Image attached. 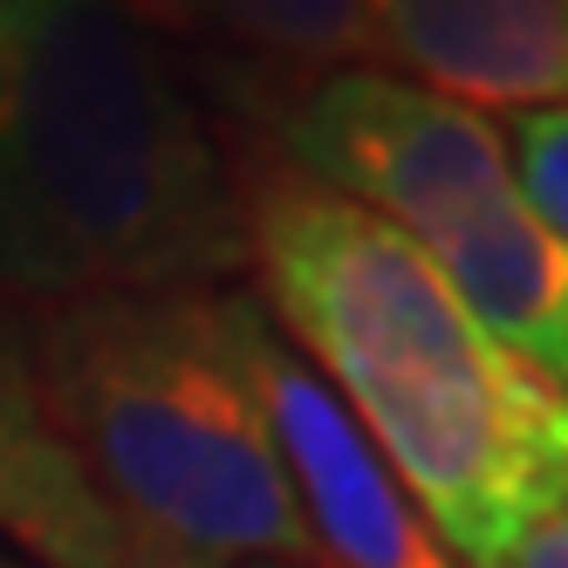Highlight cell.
Instances as JSON below:
<instances>
[{
	"label": "cell",
	"instance_id": "7c38bea8",
	"mask_svg": "<svg viewBox=\"0 0 568 568\" xmlns=\"http://www.w3.org/2000/svg\"><path fill=\"white\" fill-rule=\"evenodd\" d=\"M116 8H124L131 21H144L151 34H158V28H165V0H116Z\"/></svg>",
	"mask_w": 568,
	"mask_h": 568
},
{
	"label": "cell",
	"instance_id": "8fae6325",
	"mask_svg": "<svg viewBox=\"0 0 568 568\" xmlns=\"http://www.w3.org/2000/svg\"><path fill=\"white\" fill-rule=\"evenodd\" d=\"M49 8L55 0H0V55H14L28 34L49 21Z\"/></svg>",
	"mask_w": 568,
	"mask_h": 568
},
{
	"label": "cell",
	"instance_id": "7a4b0ae2",
	"mask_svg": "<svg viewBox=\"0 0 568 568\" xmlns=\"http://www.w3.org/2000/svg\"><path fill=\"white\" fill-rule=\"evenodd\" d=\"M233 274L247 206L213 116L116 0H55L0 55V295L34 315Z\"/></svg>",
	"mask_w": 568,
	"mask_h": 568
},
{
	"label": "cell",
	"instance_id": "277c9868",
	"mask_svg": "<svg viewBox=\"0 0 568 568\" xmlns=\"http://www.w3.org/2000/svg\"><path fill=\"white\" fill-rule=\"evenodd\" d=\"M274 165L390 220L459 302L568 390V240L520 199L494 116L390 69H336L254 103Z\"/></svg>",
	"mask_w": 568,
	"mask_h": 568
},
{
	"label": "cell",
	"instance_id": "3957f363",
	"mask_svg": "<svg viewBox=\"0 0 568 568\" xmlns=\"http://www.w3.org/2000/svg\"><path fill=\"white\" fill-rule=\"evenodd\" d=\"M42 404L144 568H315L233 288L34 308Z\"/></svg>",
	"mask_w": 568,
	"mask_h": 568
},
{
	"label": "cell",
	"instance_id": "6da1fadb",
	"mask_svg": "<svg viewBox=\"0 0 568 568\" xmlns=\"http://www.w3.org/2000/svg\"><path fill=\"white\" fill-rule=\"evenodd\" d=\"M247 267L295 356L384 453L459 568L568 507V390L459 302L418 240L288 165L240 172Z\"/></svg>",
	"mask_w": 568,
	"mask_h": 568
},
{
	"label": "cell",
	"instance_id": "4fadbf2b",
	"mask_svg": "<svg viewBox=\"0 0 568 568\" xmlns=\"http://www.w3.org/2000/svg\"><path fill=\"white\" fill-rule=\"evenodd\" d=\"M0 568H34V561H21L14 548H0Z\"/></svg>",
	"mask_w": 568,
	"mask_h": 568
},
{
	"label": "cell",
	"instance_id": "8992f818",
	"mask_svg": "<svg viewBox=\"0 0 568 568\" xmlns=\"http://www.w3.org/2000/svg\"><path fill=\"white\" fill-rule=\"evenodd\" d=\"M377 55L466 110L568 103V0H363Z\"/></svg>",
	"mask_w": 568,
	"mask_h": 568
},
{
	"label": "cell",
	"instance_id": "ba28073f",
	"mask_svg": "<svg viewBox=\"0 0 568 568\" xmlns=\"http://www.w3.org/2000/svg\"><path fill=\"white\" fill-rule=\"evenodd\" d=\"M165 34L220 42L233 69H247V110L315 75L384 62L363 0H165Z\"/></svg>",
	"mask_w": 568,
	"mask_h": 568
},
{
	"label": "cell",
	"instance_id": "5b68a950",
	"mask_svg": "<svg viewBox=\"0 0 568 568\" xmlns=\"http://www.w3.org/2000/svg\"><path fill=\"white\" fill-rule=\"evenodd\" d=\"M233 322L281 473H288L295 507L308 520L315 568H459L432 535V520L412 507V494L397 486V473L384 466V453L336 404V390L267 322L261 295L233 288Z\"/></svg>",
	"mask_w": 568,
	"mask_h": 568
},
{
	"label": "cell",
	"instance_id": "30bf717a",
	"mask_svg": "<svg viewBox=\"0 0 568 568\" xmlns=\"http://www.w3.org/2000/svg\"><path fill=\"white\" fill-rule=\"evenodd\" d=\"M500 568H568V507H555L535 535H527Z\"/></svg>",
	"mask_w": 568,
	"mask_h": 568
},
{
	"label": "cell",
	"instance_id": "9c48e42d",
	"mask_svg": "<svg viewBox=\"0 0 568 568\" xmlns=\"http://www.w3.org/2000/svg\"><path fill=\"white\" fill-rule=\"evenodd\" d=\"M507 165H514L520 199L541 213V226H555L568 240V103L520 116L514 144H507Z\"/></svg>",
	"mask_w": 568,
	"mask_h": 568
},
{
	"label": "cell",
	"instance_id": "52a82bcc",
	"mask_svg": "<svg viewBox=\"0 0 568 568\" xmlns=\"http://www.w3.org/2000/svg\"><path fill=\"white\" fill-rule=\"evenodd\" d=\"M0 548L34 568H144L42 404L28 308L0 295Z\"/></svg>",
	"mask_w": 568,
	"mask_h": 568
}]
</instances>
